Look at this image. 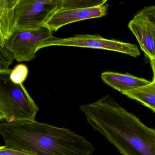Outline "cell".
I'll list each match as a JSON object with an SVG mask.
<instances>
[{
    "label": "cell",
    "instance_id": "6da1fadb",
    "mask_svg": "<svg viewBox=\"0 0 155 155\" xmlns=\"http://www.w3.org/2000/svg\"><path fill=\"white\" fill-rule=\"evenodd\" d=\"M80 110L88 123L123 155H155V129L122 107L109 95Z\"/></svg>",
    "mask_w": 155,
    "mask_h": 155
},
{
    "label": "cell",
    "instance_id": "7a4b0ae2",
    "mask_svg": "<svg viewBox=\"0 0 155 155\" xmlns=\"http://www.w3.org/2000/svg\"><path fill=\"white\" fill-rule=\"evenodd\" d=\"M0 134L5 147L34 155H90L95 149L72 130L36 120L1 122Z\"/></svg>",
    "mask_w": 155,
    "mask_h": 155
},
{
    "label": "cell",
    "instance_id": "3957f363",
    "mask_svg": "<svg viewBox=\"0 0 155 155\" xmlns=\"http://www.w3.org/2000/svg\"><path fill=\"white\" fill-rule=\"evenodd\" d=\"M11 71L0 70V120L8 123L36 120L38 107L23 84L11 80Z\"/></svg>",
    "mask_w": 155,
    "mask_h": 155
},
{
    "label": "cell",
    "instance_id": "277c9868",
    "mask_svg": "<svg viewBox=\"0 0 155 155\" xmlns=\"http://www.w3.org/2000/svg\"><path fill=\"white\" fill-rule=\"evenodd\" d=\"M107 0H58L57 6L43 24L51 32L71 23L105 17Z\"/></svg>",
    "mask_w": 155,
    "mask_h": 155
},
{
    "label": "cell",
    "instance_id": "5b68a950",
    "mask_svg": "<svg viewBox=\"0 0 155 155\" xmlns=\"http://www.w3.org/2000/svg\"><path fill=\"white\" fill-rule=\"evenodd\" d=\"M58 0H18L15 10V31L38 29L54 9Z\"/></svg>",
    "mask_w": 155,
    "mask_h": 155
},
{
    "label": "cell",
    "instance_id": "8992f818",
    "mask_svg": "<svg viewBox=\"0 0 155 155\" xmlns=\"http://www.w3.org/2000/svg\"><path fill=\"white\" fill-rule=\"evenodd\" d=\"M52 32L45 27L33 30H16L4 43L18 62L30 61L36 57V53L42 43L51 38Z\"/></svg>",
    "mask_w": 155,
    "mask_h": 155
},
{
    "label": "cell",
    "instance_id": "52a82bcc",
    "mask_svg": "<svg viewBox=\"0 0 155 155\" xmlns=\"http://www.w3.org/2000/svg\"><path fill=\"white\" fill-rule=\"evenodd\" d=\"M51 46L78 47L121 52L124 46L122 41L104 38L98 34H79L65 38L52 36L41 44L38 51Z\"/></svg>",
    "mask_w": 155,
    "mask_h": 155
},
{
    "label": "cell",
    "instance_id": "ba28073f",
    "mask_svg": "<svg viewBox=\"0 0 155 155\" xmlns=\"http://www.w3.org/2000/svg\"><path fill=\"white\" fill-rule=\"evenodd\" d=\"M150 60L155 58V24L139 12L128 26Z\"/></svg>",
    "mask_w": 155,
    "mask_h": 155
},
{
    "label": "cell",
    "instance_id": "9c48e42d",
    "mask_svg": "<svg viewBox=\"0 0 155 155\" xmlns=\"http://www.w3.org/2000/svg\"><path fill=\"white\" fill-rule=\"evenodd\" d=\"M101 78L106 84L121 93L144 87L151 82L129 73L122 74L112 71L101 73Z\"/></svg>",
    "mask_w": 155,
    "mask_h": 155
},
{
    "label": "cell",
    "instance_id": "30bf717a",
    "mask_svg": "<svg viewBox=\"0 0 155 155\" xmlns=\"http://www.w3.org/2000/svg\"><path fill=\"white\" fill-rule=\"evenodd\" d=\"M18 0H0V47L15 31V10Z\"/></svg>",
    "mask_w": 155,
    "mask_h": 155
},
{
    "label": "cell",
    "instance_id": "8fae6325",
    "mask_svg": "<svg viewBox=\"0 0 155 155\" xmlns=\"http://www.w3.org/2000/svg\"><path fill=\"white\" fill-rule=\"evenodd\" d=\"M122 94L137 101L155 113V80L147 86L125 91Z\"/></svg>",
    "mask_w": 155,
    "mask_h": 155
},
{
    "label": "cell",
    "instance_id": "7c38bea8",
    "mask_svg": "<svg viewBox=\"0 0 155 155\" xmlns=\"http://www.w3.org/2000/svg\"><path fill=\"white\" fill-rule=\"evenodd\" d=\"M29 73L28 67L25 64H18L12 70L10 75L11 80L17 84H23L27 79Z\"/></svg>",
    "mask_w": 155,
    "mask_h": 155
},
{
    "label": "cell",
    "instance_id": "4fadbf2b",
    "mask_svg": "<svg viewBox=\"0 0 155 155\" xmlns=\"http://www.w3.org/2000/svg\"><path fill=\"white\" fill-rule=\"evenodd\" d=\"M15 59L11 51L5 46L0 47V70L9 68Z\"/></svg>",
    "mask_w": 155,
    "mask_h": 155
},
{
    "label": "cell",
    "instance_id": "5bb4252c",
    "mask_svg": "<svg viewBox=\"0 0 155 155\" xmlns=\"http://www.w3.org/2000/svg\"><path fill=\"white\" fill-rule=\"evenodd\" d=\"M140 12L144 14L149 20L155 24V5L144 7Z\"/></svg>",
    "mask_w": 155,
    "mask_h": 155
},
{
    "label": "cell",
    "instance_id": "9a60e30c",
    "mask_svg": "<svg viewBox=\"0 0 155 155\" xmlns=\"http://www.w3.org/2000/svg\"><path fill=\"white\" fill-rule=\"evenodd\" d=\"M0 155H34L31 153L9 148L5 146L0 147Z\"/></svg>",
    "mask_w": 155,
    "mask_h": 155
},
{
    "label": "cell",
    "instance_id": "2e32d148",
    "mask_svg": "<svg viewBox=\"0 0 155 155\" xmlns=\"http://www.w3.org/2000/svg\"><path fill=\"white\" fill-rule=\"evenodd\" d=\"M150 64L153 71V80H155V58L150 60Z\"/></svg>",
    "mask_w": 155,
    "mask_h": 155
}]
</instances>
